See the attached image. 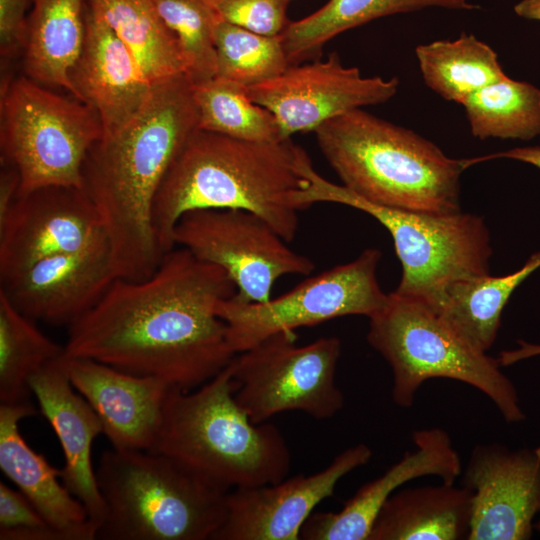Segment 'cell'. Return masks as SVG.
I'll use <instances>...</instances> for the list:
<instances>
[{
  "mask_svg": "<svg viewBox=\"0 0 540 540\" xmlns=\"http://www.w3.org/2000/svg\"><path fill=\"white\" fill-rule=\"evenodd\" d=\"M235 293L223 269L175 247L149 277L115 278L99 302L68 327L64 355L193 390L237 355L216 312Z\"/></svg>",
  "mask_w": 540,
  "mask_h": 540,
  "instance_id": "obj_1",
  "label": "cell"
},
{
  "mask_svg": "<svg viewBox=\"0 0 540 540\" xmlns=\"http://www.w3.org/2000/svg\"><path fill=\"white\" fill-rule=\"evenodd\" d=\"M197 129L193 84L180 74L153 85L139 112L89 149L82 189L101 219L116 278L141 280L160 264L164 254L152 223L154 200Z\"/></svg>",
  "mask_w": 540,
  "mask_h": 540,
  "instance_id": "obj_2",
  "label": "cell"
},
{
  "mask_svg": "<svg viewBox=\"0 0 540 540\" xmlns=\"http://www.w3.org/2000/svg\"><path fill=\"white\" fill-rule=\"evenodd\" d=\"M307 153L291 138L257 142L197 129L173 161L156 194L152 223L165 255L176 246L179 218L198 209L253 212L290 243L296 236L298 193L307 185Z\"/></svg>",
  "mask_w": 540,
  "mask_h": 540,
  "instance_id": "obj_3",
  "label": "cell"
},
{
  "mask_svg": "<svg viewBox=\"0 0 540 540\" xmlns=\"http://www.w3.org/2000/svg\"><path fill=\"white\" fill-rule=\"evenodd\" d=\"M314 133L342 185L364 200L417 212L461 211L463 159L448 157L418 133L362 108L325 122Z\"/></svg>",
  "mask_w": 540,
  "mask_h": 540,
  "instance_id": "obj_4",
  "label": "cell"
},
{
  "mask_svg": "<svg viewBox=\"0 0 540 540\" xmlns=\"http://www.w3.org/2000/svg\"><path fill=\"white\" fill-rule=\"evenodd\" d=\"M231 363L201 386L171 387L152 452L165 454L225 490L276 483L291 454L273 424L253 423L235 399Z\"/></svg>",
  "mask_w": 540,
  "mask_h": 540,
  "instance_id": "obj_5",
  "label": "cell"
},
{
  "mask_svg": "<svg viewBox=\"0 0 540 540\" xmlns=\"http://www.w3.org/2000/svg\"><path fill=\"white\" fill-rule=\"evenodd\" d=\"M106 515L101 540H212L228 490L147 450H105L96 469Z\"/></svg>",
  "mask_w": 540,
  "mask_h": 540,
  "instance_id": "obj_6",
  "label": "cell"
},
{
  "mask_svg": "<svg viewBox=\"0 0 540 540\" xmlns=\"http://www.w3.org/2000/svg\"><path fill=\"white\" fill-rule=\"evenodd\" d=\"M367 341L389 364L394 403L410 408L429 379L447 378L486 395L508 423L525 418L512 381L497 358L461 338L423 299L392 292L369 318Z\"/></svg>",
  "mask_w": 540,
  "mask_h": 540,
  "instance_id": "obj_7",
  "label": "cell"
},
{
  "mask_svg": "<svg viewBox=\"0 0 540 540\" xmlns=\"http://www.w3.org/2000/svg\"><path fill=\"white\" fill-rule=\"evenodd\" d=\"M307 185L297 196L303 209L336 203L363 211L391 234L402 265L395 292L434 303L452 283L489 273L490 235L482 217L461 211L436 214L382 206L322 177L310 157L302 165Z\"/></svg>",
  "mask_w": 540,
  "mask_h": 540,
  "instance_id": "obj_8",
  "label": "cell"
},
{
  "mask_svg": "<svg viewBox=\"0 0 540 540\" xmlns=\"http://www.w3.org/2000/svg\"><path fill=\"white\" fill-rule=\"evenodd\" d=\"M102 135L97 112L74 96L27 75L1 86V161L18 171L19 195L49 185L82 188L84 160Z\"/></svg>",
  "mask_w": 540,
  "mask_h": 540,
  "instance_id": "obj_9",
  "label": "cell"
},
{
  "mask_svg": "<svg viewBox=\"0 0 540 540\" xmlns=\"http://www.w3.org/2000/svg\"><path fill=\"white\" fill-rule=\"evenodd\" d=\"M296 338L295 331L275 333L232 360L235 399L253 423L287 411L325 420L344 407L336 382L341 341L321 337L298 346Z\"/></svg>",
  "mask_w": 540,
  "mask_h": 540,
  "instance_id": "obj_10",
  "label": "cell"
},
{
  "mask_svg": "<svg viewBox=\"0 0 540 540\" xmlns=\"http://www.w3.org/2000/svg\"><path fill=\"white\" fill-rule=\"evenodd\" d=\"M381 256L377 249H366L353 261L310 277L265 303L246 302L235 294L220 301L216 312L227 325L232 349L238 354L275 333L343 316L373 317L388 301L377 279Z\"/></svg>",
  "mask_w": 540,
  "mask_h": 540,
  "instance_id": "obj_11",
  "label": "cell"
},
{
  "mask_svg": "<svg viewBox=\"0 0 540 540\" xmlns=\"http://www.w3.org/2000/svg\"><path fill=\"white\" fill-rule=\"evenodd\" d=\"M173 241L223 269L236 286L235 297L246 302L265 303L279 278L314 269L263 218L242 209L188 211L177 221Z\"/></svg>",
  "mask_w": 540,
  "mask_h": 540,
  "instance_id": "obj_12",
  "label": "cell"
},
{
  "mask_svg": "<svg viewBox=\"0 0 540 540\" xmlns=\"http://www.w3.org/2000/svg\"><path fill=\"white\" fill-rule=\"evenodd\" d=\"M398 87L397 77H364L359 68L343 65L333 52L325 61L290 65L279 76L246 87V93L275 116L287 139L314 132L348 111L387 102Z\"/></svg>",
  "mask_w": 540,
  "mask_h": 540,
  "instance_id": "obj_13",
  "label": "cell"
},
{
  "mask_svg": "<svg viewBox=\"0 0 540 540\" xmlns=\"http://www.w3.org/2000/svg\"><path fill=\"white\" fill-rule=\"evenodd\" d=\"M107 238L98 212L77 186L49 185L18 195L0 218V281L56 254Z\"/></svg>",
  "mask_w": 540,
  "mask_h": 540,
  "instance_id": "obj_14",
  "label": "cell"
},
{
  "mask_svg": "<svg viewBox=\"0 0 540 540\" xmlns=\"http://www.w3.org/2000/svg\"><path fill=\"white\" fill-rule=\"evenodd\" d=\"M371 458V448L359 443L316 473L230 490L225 520L212 540H300V531L317 505L334 494L343 477Z\"/></svg>",
  "mask_w": 540,
  "mask_h": 540,
  "instance_id": "obj_15",
  "label": "cell"
},
{
  "mask_svg": "<svg viewBox=\"0 0 540 540\" xmlns=\"http://www.w3.org/2000/svg\"><path fill=\"white\" fill-rule=\"evenodd\" d=\"M472 492L469 540H528L540 512V446L478 444L462 469Z\"/></svg>",
  "mask_w": 540,
  "mask_h": 540,
  "instance_id": "obj_16",
  "label": "cell"
},
{
  "mask_svg": "<svg viewBox=\"0 0 540 540\" xmlns=\"http://www.w3.org/2000/svg\"><path fill=\"white\" fill-rule=\"evenodd\" d=\"M115 278L105 237L35 262L0 281V292L27 317L69 327L99 302Z\"/></svg>",
  "mask_w": 540,
  "mask_h": 540,
  "instance_id": "obj_17",
  "label": "cell"
},
{
  "mask_svg": "<svg viewBox=\"0 0 540 540\" xmlns=\"http://www.w3.org/2000/svg\"><path fill=\"white\" fill-rule=\"evenodd\" d=\"M60 364L75 390L97 413L112 448L152 450L172 386L88 358L63 354Z\"/></svg>",
  "mask_w": 540,
  "mask_h": 540,
  "instance_id": "obj_18",
  "label": "cell"
},
{
  "mask_svg": "<svg viewBox=\"0 0 540 540\" xmlns=\"http://www.w3.org/2000/svg\"><path fill=\"white\" fill-rule=\"evenodd\" d=\"M414 451H407L382 475L363 484L336 512H313L300 531L301 540H368L388 498L405 483L435 476L455 483L462 463L450 435L434 427L412 434Z\"/></svg>",
  "mask_w": 540,
  "mask_h": 540,
  "instance_id": "obj_19",
  "label": "cell"
},
{
  "mask_svg": "<svg viewBox=\"0 0 540 540\" xmlns=\"http://www.w3.org/2000/svg\"><path fill=\"white\" fill-rule=\"evenodd\" d=\"M60 358L33 373L28 385L37 399L40 412L61 444L65 458L61 480L84 505L98 531L104 521L106 507L93 470L91 451L93 441L103 433V427L97 413L70 383Z\"/></svg>",
  "mask_w": 540,
  "mask_h": 540,
  "instance_id": "obj_20",
  "label": "cell"
},
{
  "mask_svg": "<svg viewBox=\"0 0 540 540\" xmlns=\"http://www.w3.org/2000/svg\"><path fill=\"white\" fill-rule=\"evenodd\" d=\"M70 80L74 97L97 112L103 135L136 115L152 90L129 49L87 6L84 41Z\"/></svg>",
  "mask_w": 540,
  "mask_h": 540,
  "instance_id": "obj_21",
  "label": "cell"
},
{
  "mask_svg": "<svg viewBox=\"0 0 540 540\" xmlns=\"http://www.w3.org/2000/svg\"><path fill=\"white\" fill-rule=\"evenodd\" d=\"M37 413L30 401L0 404V468L64 540H95L97 528L84 505L59 481L61 469L35 452L19 431V422Z\"/></svg>",
  "mask_w": 540,
  "mask_h": 540,
  "instance_id": "obj_22",
  "label": "cell"
},
{
  "mask_svg": "<svg viewBox=\"0 0 540 540\" xmlns=\"http://www.w3.org/2000/svg\"><path fill=\"white\" fill-rule=\"evenodd\" d=\"M472 492L443 482L395 491L382 506L368 540L468 539Z\"/></svg>",
  "mask_w": 540,
  "mask_h": 540,
  "instance_id": "obj_23",
  "label": "cell"
},
{
  "mask_svg": "<svg viewBox=\"0 0 540 540\" xmlns=\"http://www.w3.org/2000/svg\"><path fill=\"white\" fill-rule=\"evenodd\" d=\"M87 0H33L23 52L25 75L74 96L70 70L84 41Z\"/></svg>",
  "mask_w": 540,
  "mask_h": 540,
  "instance_id": "obj_24",
  "label": "cell"
},
{
  "mask_svg": "<svg viewBox=\"0 0 540 540\" xmlns=\"http://www.w3.org/2000/svg\"><path fill=\"white\" fill-rule=\"evenodd\" d=\"M539 267L540 252L511 274L456 281L429 305L467 343L487 352L496 340L502 311L512 293Z\"/></svg>",
  "mask_w": 540,
  "mask_h": 540,
  "instance_id": "obj_25",
  "label": "cell"
},
{
  "mask_svg": "<svg viewBox=\"0 0 540 540\" xmlns=\"http://www.w3.org/2000/svg\"><path fill=\"white\" fill-rule=\"evenodd\" d=\"M428 8L472 11L480 6L468 0H329L307 17L289 21L280 37L289 64L295 65L319 56L340 33L381 17Z\"/></svg>",
  "mask_w": 540,
  "mask_h": 540,
  "instance_id": "obj_26",
  "label": "cell"
},
{
  "mask_svg": "<svg viewBox=\"0 0 540 540\" xmlns=\"http://www.w3.org/2000/svg\"><path fill=\"white\" fill-rule=\"evenodd\" d=\"M87 8L125 44L152 86L185 74L177 39L154 0H87Z\"/></svg>",
  "mask_w": 540,
  "mask_h": 540,
  "instance_id": "obj_27",
  "label": "cell"
},
{
  "mask_svg": "<svg viewBox=\"0 0 540 540\" xmlns=\"http://www.w3.org/2000/svg\"><path fill=\"white\" fill-rule=\"evenodd\" d=\"M415 55L425 85L444 100L458 104L508 76L497 53L473 34L420 44Z\"/></svg>",
  "mask_w": 540,
  "mask_h": 540,
  "instance_id": "obj_28",
  "label": "cell"
},
{
  "mask_svg": "<svg viewBox=\"0 0 540 540\" xmlns=\"http://www.w3.org/2000/svg\"><path fill=\"white\" fill-rule=\"evenodd\" d=\"M463 106L471 134L489 138L531 140L540 135V89L509 76L469 95Z\"/></svg>",
  "mask_w": 540,
  "mask_h": 540,
  "instance_id": "obj_29",
  "label": "cell"
},
{
  "mask_svg": "<svg viewBox=\"0 0 540 540\" xmlns=\"http://www.w3.org/2000/svg\"><path fill=\"white\" fill-rule=\"evenodd\" d=\"M64 346L47 337L35 320L0 292V403L29 402L30 376L60 358Z\"/></svg>",
  "mask_w": 540,
  "mask_h": 540,
  "instance_id": "obj_30",
  "label": "cell"
},
{
  "mask_svg": "<svg viewBox=\"0 0 540 540\" xmlns=\"http://www.w3.org/2000/svg\"><path fill=\"white\" fill-rule=\"evenodd\" d=\"M193 94L199 129L257 142L285 139L275 116L237 82L215 76L193 85Z\"/></svg>",
  "mask_w": 540,
  "mask_h": 540,
  "instance_id": "obj_31",
  "label": "cell"
},
{
  "mask_svg": "<svg viewBox=\"0 0 540 540\" xmlns=\"http://www.w3.org/2000/svg\"><path fill=\"white\" fill-rule=\"evenodd\" d=\"M214 40L216 76L245 87L273 79L290 66L280 35L259 34L219 18Z\"/></svg>",
  "mask_w": 540,
  "mask_h": 540,
  "instance_id": "obj_32",
  "label": "cell"
},
{
  "mask_svg": "<svg viewBox=\"0 0 540 540\" xmlns=\"http://www.w3.org/2000/svg\"><path fill=\"white\" fill-rule=\"evenodd\" d=\"M165 24L177 39L185 75L193 85L217 74L215 26L219 15L207 0H154Z\"/></svg>",
  "mask_w": 540,
  "mask_h": 540,
  "instance_id": "obj_33",
  "label": "cell"
},
{
  "mask_svg": "<svg viewBox=\"0 0 540 540\" xmlns=\"http://www.w3.org/2000/svg\"><path fill=\"white\" fill-rule=\"evenodd\" d=\"M0 540H64L30 501L0 481Z\"/></svg>",
  "mask_w": 540,
  "mask_h": 540,
  "instance_id": "obj_34",
  "label": "cell"
},
{
  "mask_svg": "<svg viewBox=\"0 0 540 540\" xmlns=\"http://www.w3.org/2000/svg\"><path fill=\"white\" fill-rule=\"evenodd\" d=\"M223 20L247 30L280 35L289 23V0H207Z\"/></svg>",
  "mask_w": 540,
  "mask_h": 540,
  "instance_id": "obj_35",
  "label": "cell"
},
{
  "mask_svg": "<svg viewBox=\"0 0 540 540\" xmlns=\"http://www.w3.org/2000/svg\"><path fill=\"white\" fill-rule=\"evenodd\" d=\"M30 0H0V52L2 60L24 52L27 38L26 11Z\"/></svg>",
  "mask_w": 540,
  "mask_h": 540,
  "instance_id": "obj_36",
  "label": "cell"
},
{
  "mask_svg": "<svg viewBox=\"0 0 540 540\" xmlns=\"http://www.w3.org/2000/svg\"><path fill=\"white\" fill-rule=\"evenodd\" d=\"M512 159L533 165L540 169V146L517 147L506 151H500L484 156L464 158L465 167L492 160V159Z\"/></svg>",
  "mask_w": 540,
  "mask_h": 540,
  "instance_id": "obj_37",
  "label": "cell"
},
{
  "mask_svg": "<svg viewBox=\"0 0 540 540\" xmlns=\"http://www.w3.org/2000/svg\"><path fill=\"white\" fill-rule=\"evenodd\" d=\"M20 190V177L15 167L2 163L0 173V218L16 201Z\"/></svg>",
  "mask_w": 540,
  "mask_h": 540,
  "instance_id": "obj_38",
  "label": "cell"
},
{
  "mask_svg": "<svg viewBox=\"0 0 540 540\" xmlns=\"http://www.w3.org/2000/svg\"><path fill=\"white\" fill-rule=\"evenodd\" d=\"M519 348L501 351L497 358L501 366H509L521 360L540 355V344L518 341Z\"/></svg>",
  "mask_w": 540,
  "mask_h": 540,
  "instance_id": "obj_39",
  "label": "cell"
},
{
  "mask_svg": "<svg viewBox=\"0 0 540 540\" xmlns=\"http://www.w3.org/2000/svg\"><path fill=\"white\" fill-rule=\"evenodd\" d=\"M519 17L540 21V0H521L514 6Z\"/></svg>",
  "mask_w": 540,
  "mask_h": 540,
  "instance_id": "obj_40",
  "label": "cell"
},
{
  "mask_svg": "<svg viewBox=\"0 0 540 540\" xmlns=\"http://www.w3.org/2000/svg\"><path fill=\"white\" fill-rule=\"evenodd\" d=\"M534 529L540 532V519L536 523H534Z\"/></svg>",
  "mask_w": 540,
  "mask_h": 540,
  "instance_id": "obj_41",
  "label": "cell"
},
{
  "mask_svg": "<svg viewBox=\"0 0 540 540\" xmlns=\"http://www.w3.org/2000/svg\"><path fill=\"white\" fill-rule=\"evenodd\" d=\"M290 1V0H289Z\"/></svg>",
  "mask_w": 540,
  "mask_h": 540,
  "instance_id": "obj_42",
  "label": "cell"
}]
</instances>
